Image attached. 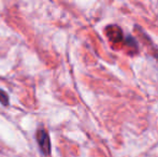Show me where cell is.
I'll return each instance as SVG.
<instances>
[{
  "label": "cell",
  "instance_id": "2",
  "mask_svg": "<svg viewBox=\"0 0 158 157\" xmlns=\"http://www.w3.org/2000/svg\"><path fill=\"white\" fill-rule=\"evenodd\" d=\"M0 102L3 105H9V96L4 90L0 89Z\"/></svg>",
  "mask_w": 158,
  "mask_h": 157
},
{
  "label": "cell",
  "instance_id": "1",
  "mask_svg": "<svg viewBox=\"0 0 158 157\" xmlns=\"http://www.w3.org/2000/svg\"><path fill=\"white\" fill-rule=\"evenodd\" d=\"M35 138H37V142L40 147V150L42 151V153L45 156H48L51 154V140L48 134L45 129L43 128H39L37 130V134H35Z\"/></svg>",
  "mask_w": 158,
  "mask_h": 157
}]
</instances>
